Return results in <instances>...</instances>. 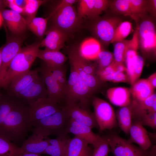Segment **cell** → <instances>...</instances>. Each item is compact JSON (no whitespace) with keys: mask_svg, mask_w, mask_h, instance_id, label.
<instances>
[{"mask_svg":"<svg viewBox=\"0 0 156 156\" xmlns=\"http://www.w3.org/2000/svg\"><path fill=\"white\" fill-rule=\"evenodd\" d=\"M77 0H62L60 1L56 5L53 9L58 10L62 9L65 7L69 5H73L75 3L78 2Z\"/></svg>","mask_w":156,"mask_h":156,"instance_id":"bcb514c9","label":"cell"},{"mask_svg":"<svg viewBox=\"0 0 156 156\" xmlns=\"http://www.w3.org/2000/svg\"><path fill=\"white\" fill-rule=\"evenodd\" d=\"M125 62L126 65L127 75L131 86L140 76L144 65V59L138 54L137 51L129 48Z\"/></svg>","mask_w":156,"mask_h":156,"instance_id":"5bb4252c","label":"cell"},{"mask_svg":"<svg viewBox=\"0 0 156 156\" xmlns=\"http://www.w3.org/2000/svg\"><path fill=\"white\" fill-rule=\"evenodd\" d=\"M108 144L114 156H148V151L135 146L116 134L102 136Z\"/></svg>","mask_w":156,"mask_h":156,"instance_id":"8992f818","label":"cell"},{"mask_svg":"<svg viewBox=\"0 0 156 156\" xmlns=\"http://www.w3.org/2000/svg\"><path fill=\"white\" fill-rule=\"evenodd\" d=\"M32 127L28 106L19 100L5 117L0 127V134L15 144L23 143Z\"/></svg>","mask_w":156,"mask_h":156,"instance_id":"6da1fadb","label":"cell"},{"mask_svg":"<svg viewBox=\"0 0 156 156\" xmlns=\"http://www.w3.org/2000/svg\"><path fill=\"white\" fill-rule=\"evenodd\" d=\"M110 1L107 0H94V4L90 19H95L99 17V15L110 6Z\"/></svg>","mask_w":156,"mask_h":156,"instance_id":"b9f144b4","label":"cell"},{"mask_svg":"<svg viewBox=\"0 0 156 156\" xmlns=\"http://www.w3.org/2000/svg\"><path fill=\"white\" fill-rule=\"evenodd\" d=\"M45 38L40 42V47H45L47 49L60 51L65 45L68 36L56 27L52 25L47 30Z\"/></svg>","mask_w":156,"mask_h":156,"instance_id":"9a60e30c","label":"cell"},{"mask_svg":"<svg viewBox=\"0 0 156 156\" xmlns=\"http://www.w3.org/2000/svg\"><path fill=\"white\" fill-rule=\"evenodd\" d=\"M148 12L150 13L153 16L156 17V0H148Z\"/></svg>","mask_w":156,"mask_h":156,"instance_id":"7dc6e473","label":"cell"},{"mask_svg":"<svg viewBox=\"0 0 156 156\" xmlns=\"http://www.w3.org/2000/svg\"><path fill=\"white\" fill-rule=\"evenodd\" d=\"M25 38L23 35H13L8 37L6 43L1 47V64L0 69V86L10 62L22 48Z\"/></svg>","mask_w":156,"mask_h":156,"instance_id":"ba28073f","label":"cell"},{"mask_svg":"<svg viewBox=\"0 0 156 156\" xmlns=\"http://www.w3.org/2000/svg\"><path fill=\"white\" fill-rule=\"evenodd\" d=\"M96 59L97 62V70L105 68L110 65L114 60V57L113 54L110 52L101 50Z\"/></svg>","mask_w":156,"mask_h":156,"instance_id":"f35d334b","label":"cell"},{"mask_svg":"<svg viewBox=\"0 0 156 156\" xmlns=\"http://www.w3.org/2000/svg\"><path fill=\"white\" fill-rule=\"evenodd\" d=\"M133 121H139L145 115L156 112V94L153 93L146 99L132 100Z\"/></svg>","mask_w":156,"mask_h":156,"instance_id":"44dd1931","label":"cell"},{"mask_svg":"<svg viewBox=\"0 0 156 156\" xmlns=\"http://www.w3.org/2000/svg\"><path fill=\"white\" fill-rule=\"evenodd\" d=\"M129 134L130 138L128 141L131 143L137 144L142 150L147 151L152 146L148 132L139 122L133 121Z\"/></svg>","mask_w":156,"mask_h":156,"instance_id":"ffe728a7","label":"cell"},{"mask_svg":"<svg viewBox=\"0 0 156 156\" xmlns=\"http://www.w3.org/2000/svg\"><path fill=\"white\" fill-rule=\"evenodd\" d=\"M23 153L21 147L0 134V156H18Z\"/></svg>","mask_w":156,"mask_h":156,"instance_id":"d6a6232c","label":"cell"},{"mask_svg":"<svg viewBox=\"0 0 156 156\" xmlns=\"http://www.w3.org/2000/svg\"><path fill=\"white\" fill-rule=\"evenodd\" d=\"M132 29V24L128 21H122L116 28L111 43L125 39Z\"/></svg>","mask_w":156,"mask_h":156,"instance_id":"e575fe53","label":"cell"},{"mask_svg":"<svg viewBox=\"0 0 156 156\" xmlns=\"http://www.w3.org/2000/svg\"><path fill=\"white\" fill-rule=\"evenodd\" d=\"M92 102L100 132L111 130L118 126L115 113L109 103L96 96L92 97Z\"/></svg>","mask_w":156,"mask_h":156,"instance_id":"277c9868","label":"cell"},{"mask_svg":"<svg viewBox=\"0 0 156 156\" xmlns=\"http://www.w3.org/2000/svg\"><path fill=\"white\" fill-rule=\"evenodd\" d=\"M4 21L1 11H0V27L2 26Z\"/></svg>","mask_w":156,"mask_h":156,"instance_id":"11a10c76","label":"cell"},{"mask_svg":"<svg viewBox=\"0 0 156 156\" xmlns=\"http://www.w3.org/2000/svg\"><path fill=\"white\" fill-rule=\"evenodd\" d=\"M112 82L126 83L129 82V81L127 75L123 72L115 71Z\"/></svg>","mask_w":156,"mask_h":156,"instance_id":"ee69618b","label":"cell"},{"mask_svg":"<svg viewBox=\"0 0 156 156\" xmlns=\"http://www.w3.org/2000/svg\"><path fill=\"white\" fill-rule=\"evenodd\" d=\"M132 101L128 105L120 107L115 113L118 125L126 134H129L133 122Z\"/></svg>","mask_w":156,"mask_h":156,"instance_id":"83f0119b","label":"cell"},{"mask_svg":"<svg viewBox=\"0 0 156 156\" xmlns=\"http://www.w3.org/2000/svg\"><path fill=\"white\" fill-rule=\"evenodd\" d=\"M23 50L22 47L10 62L1 88L7 89L14 79L30 70L31 65L25 57Z\"/></svg>","mask_w":156,"mask_h":156,"instance_id":"30bf717a","label":"cell"},{"mask_svg":"<svg viewBox=\"0 0 156 156\" xmlns=\"http://www.w3.org/2000/svg\"><path fill=\"white\" fill-rule=\"evenodd\" d=\"M129 89L133 100H145L154 93V89L147 79H138Z\"/></svg>","mask_w":156,"mask_h":156,"instance_id":"4316f807","label":"cell"},{"mask_svg":"<svg viewBox=\"0 0 156 156\" xmlns=\"http://www.w3.org/2000/svg\"><path fill=\"white\" fill-rule=\"evenodd\" d=\"M0 88L1 87H0ZM1 94H1V91H0V97L1 96Z\"/></svg>","mask_w":156,"mask_h":156,"instance_id":"6f0895ef","label":"cell"},{"mask_svg":"<svg viewBox=\"0 0 156 156\" xmlns=\"http://www.w3.org/2000/svg\"><path fill=\"white\" fill-rule=\"evenodd\" d=\"M90 127L78 123L70 119L68 126V133H70L83 140L88 144L92 145L102 138L101 136L94 133Z\"/></svg>","mask_w":156,"mask_h":156,"instance_id":"7402d4cb","label":"cell"},{"mask_svg":"<svg viewBox=\"0 0 156 156\" xmlns=\"http://www.w3.org/2000/svg\"><path fill=\"white\" fill-rule=\"evenodd\" d=\"M47 1L44 0H27L26 4L24 9L25 18L36 17L39 7Z\"/></svg>","mask_w":156,"mask_h":156,"instance_id":"74e56055","label":"cell"},{"mask_svg":"<svg viewBox=\"0 0 156 156\" xmlns=\"http://www.w3.org/2000/svg\"><path fill=\"white\" fill-rule=\"evenodd\" d=\"M27 29L31 31L38 38L42 39L47 31V18L35 17L25 18Z\"/></svg>","mask_w":156,"mask_h":156,"instance_id":"f546056e","label":"cell"},{"mask_svg":"<svg viewBox=\"0 0 156 156\" xmlns=\"http://www.w3.org/2000/svg\"><path fill=\"white\" fill-rule=\"evenodd\" d=\"M114 43L113 55L115 63H122L125 62L126 53L128 49L130 40H123Z\"/></svg>","mask_w":156,"mask_h":156,"instance_id":"836d02e7","label":"cell"},{"mask_svg":"<svg viewBox=\"0 0 156 156\" xmlns=\"http://www.w3.org/2000/svg\"><path fill=\"white\" fill-rule=\"evenodd\" d=\"M76 51V48H73L68 51V55L69 63L75 66L82 81L94 94L101 88L103 82L96 75L88 74L83 70L78 60Z\"/></svg>","mask_w":156,"mask_h":156,"instance_id":"e0dca14e","label":"cell"},{"mask_svg":"<svg viewBox=\"0 0 156 156\" xmlns=\"http://www.w3.org/2000/svg\"><path fill=\"white\" fill-rule=\"evenodd\" d=\"M13 1L18 7L24 9L26 4L27 0H13Z\"/></svg>","mask_w":156,"mask_h":156,"instance_id":"f907efd6","label":"cell"},{"mask_svg":"<svg viewBox=\"0 0 156 156\" xmlns=\"http://www.w3.org/2000/svg\"><path fill=\"white\" fill-rule=\"evenodd\" d=\"M1 47L0 48V69L1 68Z\"/></svg>","mask_w":156,"mask_h":156,"instance_id":"9f6ffc18","label":"cell"},{"mask_svg":"<svg viewBox=\"0 0 156 156\" xmlns=\"http://www.w3.org/2000/svg\"><path fill=\"white\" fill-rule=\"evenodd\" d=\"M5 3L6 5L11 10L16 12L22 16H24V11L23 9L18 7L14 2L13 0H5Z\"/></svg>","mask_w":156,"mask_h":156,"instance_id":"f6af8a7d","label":"cell"},{"mask_svg":"<svg viewBox=\"0 0 156 156\" xmlns=\"http://www.w3.org/2000/svg\"><path fill=\"white\" fill-rule=\"evenodd\" d=\"M6 6L5 0H0V11L4 9Z\"/></svg>","mask_w":156,"mask_h":156,"instance_id":"816d5d0a","label":"cell"},{"mask_svg":"<svg viewBox=\"0 0 156 156\" xmlns=\"http://www.w3.org/2000/svg\"><path fill=\"white\" fill-rule=\"evenodd\" d=\"M81 138L75 136L70 138L64 156H92L93 148Z\"/></svg>","mask_w":156,"mask_h":156,"instance_id":"603a6c76","label":"cell"},{"mask_svg":"<svg viewBox=\"0 0 156 156\" xmlns=\"http://www.w3.org/2000/svg\"><path fill=\"white\" fill-rule=\"evenodd\" d=\"M92 25L93 33L105 45H108L112 39L115 31L122 19L117 16H107L95 19Z\"/></svg>","mask_w":156,"mask_h":156,"instance_id":"52a82bcc","label":"cell"},{"mask_svg":"<svg viewBox=\"0 0 156 156\" xmlns=\"http://www.w3.org/2000/svg\"><path fill=\"white\" fill-rule=\"evenodd\" d=\"M18 156H42L39 155L32 153H23L19 155Z\"/></svg>","mask_w":156,"mask_h":156,"instance_id":"f5cc1de1","label":"cell"},{"mask_svg":"<svg viewBox=\"0 0 156 156\" xmlns=\"http://www.w3.org/2000/svg\"><path fill=\"white\" fill-rule=\"evenodd\" d=\"M131 16L137 26L140 20L147 15L148 0H130Z\"/></svg>","mask_w":156,"mask_h":156,"instance_id":"4dcf8cb0","label":"cell"},{"mask_svg":"<svg viewBox=\"0 0 156 156\" xmlns=\"http://www.w3.org/2000/svg\"><path fill=\"white\" fill-rule=\"evenodd\" d=\"M39 68L29 70L16 77L12 81L7 89L8 94L15 97L37 78L39 75Z\"/></svg>","mask_w":156,"mask_h":156,"instance_id":"d6986e66","label":"cell"},{"mask_svg":"<svg viewBox=\"0 0 156 156\" xmlns=\"http://www.w3.org/2000/svg\"><path fill=\"white\" fill-rule=\"evenodd\" d=\"M48 97L39 99L28 105L31 124L57 112L63 107Z\"/></svg>","mask_w":156,"mask_h":156,"instance_id":"9c48e42d","label":"cell"},{"mask_svg":"<svg viewBox=\"0 0 156 156\" xmlns=\"http://www.w3.org/2000/svg\"><path fill=\"white\" fill-rule=\"evenodd\" d=\"M37 57L42 60L51 71L64 66L67 59V57L60 51L45 49H39Z\"/></svg>","mask_w":156,"mask_h":156,"instance_id":"cb8c5ba5","label":"cell"},{"mask_svg":"<svg viewBox=\"0 0 156 156\" xmlns=\"http://www.w3.org/2000/svg\"><path fill=\"white\" fill-rule=\"evenodd\" d=\"M50 19L52 25L57 28L68 36L80 27L82 19L78 14L73 5H69L58 10L53 9L47 18Z\"/></svg>","mask_w":156,"mask_h":156,"instance_id":"3957f363","label":"cell"},{"mask_svg":"<svg viewBox=\"0 0 156 156\" xmlns=\"http://www.w3.org/2000/svg\"><path fill=\"white\" fill-rule=\"evenodd\" d=\"M39 69L40 75L46 87L48 97L62 106V102L63 101V94L52 72L44 62Z\"/></svg>","mask_w":156,"mask_h":156,"instance_id":"4fadbf2b","label":"cell"},{"mask_svg":"<svg viewBox=\"0 0 156 156\" xmlns=\"http://www.w3.org/2000/svg\"><path fill=\"white\" fill-rule=\"evenodd\" d=\"M77 12L79 17L82 19L87 17L90 19L94 4V0H79Z\"/></svg>","mask_w":156,"mask_h":156,"instance_id":"d590c367","label":"cell"},{"mask_svg":"<svg viewBox=\"0 0 156 156\" xmlns=\"http://www.w3.org/2000/svg\"><path fill=\"white\" fill-rule=\"evenodd\" d=\"M48 97L44 81L40 75L14 97L28 105L39 99Z\"/></svg>","mask_w":156,"mask_h":156,"instance_id":"8fae6325","label":"cell"},{"mask_svg":"<svg viewBox=\"0 0 156 156\" xmlns=\"http://www.w3.org/2000/svg\"><path fill=\"white\" fill-rule=\"evenodd\" d=\"M94 148L92 156H108L111 152L109 145L102 136V138L93 145Z\"/></svg>","mask_w":156,"mask_h":156,"instance_id":"ab89813d","label":"cell"},{"mask_svg":"<svg viewBox=\"0 0 156 156\" xmlns=\"http://www.w3.org/2000/svg\"><path fill=\"white\" fill-rule=\"evenodd\" d=\"M116 12L124 16L131 15L130 0H116L111 3L110 6Z\"/></svg>","mask_w":156,"mask_h":156,"instance_id":"8d00e7d4","label":"cell"},{"mask_svg":"<svg viewBox=\"0 0 156 156\" xmlns=\"http://www.w3.org/2000/svg\"><path fill=\"white\" fill-rule=\"evenodd\" d=\"M148 136H150V138H149L150 141L151 140H154L155 141V138L156 139V133H151L148 132Z\"/></svg>","mask_w":156,"mask_h":156,"instance_id":"db71d44e","label":"cell"},{"mask_svg":"<svg viewBox=\"0 0 156 156\" xmlns=\"http://www.w3.org/2000/svg\"><path fill=\"white\" fill-rule=\"evenodd\" d=\"M143 126H146L153 129H156V112L148 114L142 117L139 121Z\"/></svg>","mask_w":156,"mask_h":156,"instance_id":"7bdbcfd3","label":"cell"},{"mask_svg":"<svg viewBox=\"0 0 156 156\" xmlns=\"http://www.w3.org/2000/svg\"><path fill=\"white\" fill-rule=\"evenodd\" d=\"M70 119L92 129L99 126L94 112L89 107L75 104L64 106Z\"/></svg>","mask_w":156,"mask_h":156,"instance_id":"7c38bea8","label":"cell"},{"mask_svg":"<svg viewBox=\"0 0 156 156\" xmlns=\"http://www.w3.org/2000/svg\"><path fill=\"white\" fill-rule=\"evenodd\" d=\"M51 71L60 86L64 95V92L67 83L66 77V68L64 65Z\"/></svg>","mask_w":156,"mask_h":156,"instance_id":"60d3db41","label":"cell"},{"mask_svg":"<svg viewBox=\"0 0 156 156\" xmlns=\"http://www.w3.org/2000/svg\"><path fill=\"white\" fill-rule=\"evenodd\" d=\"M147 81L155 89L156 87V72L151 75L147 79Z\"/></svg>","mask_w":156,"mask_h":156,"instance_id":"681fc988","label":"cell"},{"mask_svg":"<svg viewBox=\"0 0 156 156\" xmlns=\"http://www.w3.org/2000/svg\"><path fill=\"white\" fill-rule=\"evenodd\" d=\"M106 94L110 101L117 106H126L131 102L130 89L128 88L121 87L110 88L107 90Z\"/></svg>","mask_w":156,"mask_h":156,"instance_id":"d4e9b609","label":"cell"},{"mask_svg":"<svg viewBox=\"0 0 156 156\" xmlns=\"http://www.w3.org/2000/svg\"><path fill=\"white\" fill-rule=\"evenodd\" d=\"M19 99L7 94L0 97V127L7 114L16 104Z\"/></svg>","mask_w":156,"mask_h":156,"instance_id":"1f68e13d","label":"cell"},{"mask_svg":"<svg viewBox=\"0 0 156 156\" xmlns=\"http://www.w3.org/2000/svg\"><path fill=\"white\" fill-rule=\"evenodd\" d=\"M77 49L80 55L82 57L89 61L96 59L101 50L99 41L93 38L85 40Z\"/></svg>","mask_w":156,"mask_h":156,"instance_id":"484cf974","label":"cell"},{"mask_svg":"<svg viewBox=\"0 0 156 156\" xmlns=\"http://www.w3.org/2000/svg\"><path fill=\"white\" fill-rule=\"evenodd\" d=\"M70 139L68 135L57 136L54 139L49 138V144L43 154H47L51 156H64Z\"/></svg>","mask_w":156,"mask_h":156,"instance_id":"f1b7e54d","label":"cell"},{"mask_svg":"<svg viewBox=\"0 0 156 156\" xmlns=\"http://www.w3.org/2000/svg\"><path fill=\"white\" fill-rule=\"evenodd\" d=\"M1 12L4 21L13 35H23L27 29L25 18L11 10L4 9Z\"/></svg>","mask_w":156,"mask_h":156,"instance_id":"ac0fdd59","label":"cell"},{"mask_svg":"<svg viewBox=\"0 0 156 156\" xmlns=\"http://www.w3.org/2000/svg\"><path fill=\"white\" fill-rule=\"evenodd\" d=\"M112 63L115 71L124 72L126 71L127 69L126 67L122 63L116 64L114 60L112 62Z\"/></svg>","mask_w":156,"mask_h":156,"instance_id":"c3c4849f","label":"cell"},{"mask_svg":"<svg viewBox=\"0 0 156 156\" xmlns=\"http://www.w3.org/2000/svg\"><path fill=\"white\" fill-rule=\"evenodd\" d=\"M32 131L31 135L24 140L21 148L24 153L43 154L49 144V138L43 136L34 128Z\"/></svg>","mask_w":156,"mask_h":156,"instance_id":"2e32d148","label":"cell"},{"mask_svg":"<svg viewBox=\"0 0 156 156\" xmlns=\"http://www.w3.org/2000/svg\"><path fill=\"white\" fill-rule=\"evenodd\" d=\"M139 46L145 53H154L156 50V32L155 24L152 18L147 15L141 19L136 27Z\"/></svg>","mask_w":156,"mask_h":156,"instance_id":"5b68a950","label":"cell"},{"mask_svg":"<svg viewBox=\"0 0 156 156\" xmlns=\"http://www.w3.org/2000/svg\"><path fill=\"white\" fill-rule=\"evenodd\" d=\"M70 118L63 107L51 115L31 123L32 126L44 137L54 135L57 136L67 135Z\"/></svg>","mask_w":156,"mask_h":156,"instance_id":"7a4b0ae2","label":"cell"}]
</instances>
